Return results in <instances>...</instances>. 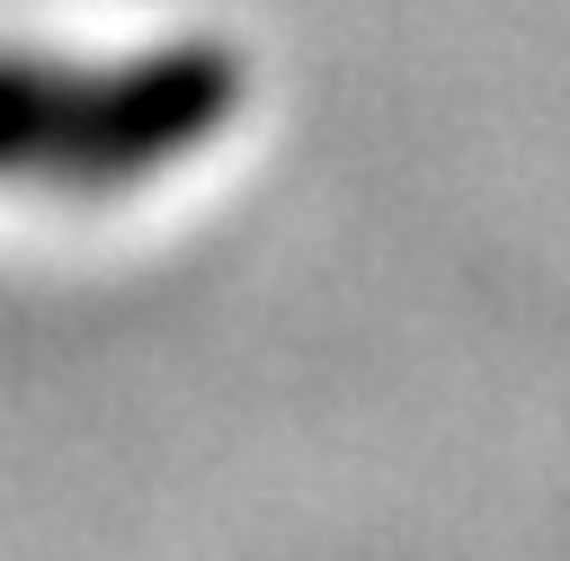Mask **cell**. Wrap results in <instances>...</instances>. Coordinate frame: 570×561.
<instances>
[{
  "label": "cell",
  "mask_w": 570,
  "mask_h": 561,
  "mask_svg": "<svg viewBox=\"0 0 570 561\" xmlns=\"http://www.w3.org/2000/svg\"><path fill=\"white\" fill-rule=\"evenodd\" d=\"M232 62L214 45L151 53H45L0 45V196H125L178 169L232 116Z\"/></svg>",
  "instance_id": "6da1fadb"
}]
</instances>
